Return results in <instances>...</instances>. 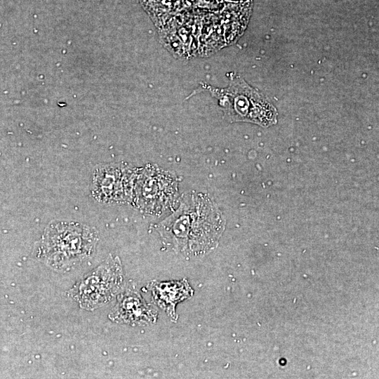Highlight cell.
I'll list each match as a JSON object with an SVG mask.
<instances>
[{
  "label": "cell",
  "mask_w": 379,
  "mask_h": 379,
  "mask_svg": "<svg viewBox=\"0 0 379 379\" xmlns=\"http://www.w3.org/2000/svg\"><path fill=\"white\" fill-rule=\"evenodd\" d=\"M224 227V220L213 203L194 194L187 196L175 213L161 222L157 231L167 247L193 257L212 251Z\"/></svg>",
  "instance_id": "obj_1"
},
{
  "label": "cell",
  "mask_w": 379,
  "mask_h": 379,
  "mask_svg": "<svg viewBox=\"0 0 379 379\" xmlns=\"http://www.w3.org/2000/svg\"><path fill=\"white\" fill-rule=\"evenodd\" d=\"M98 241L97 232L72 222L50 225L45 230L37 257L51 268L65 271L88 258Z\"/></svg>",
  "instance_id": "obj_2"
},
{
  "label": "cell",
  "mask_w": 379,
  "mask_h": 379,
  "mask_svg": "<svg viewBox=\"0 0 379 379\" xmlns=\"http://www.w3.org/2000/svg\"><path fill=\"white\" fill-rule=\"evenodd\" d=\"M121 261L111 255L100 266L81 279L69 291L82 309L93 310L109 302L122 287Z\"/></svg>",
  "instance_id": "obj_3"
},
{
  "label": "cell",
  "mask_w": 379,
  "mask_h": 379,
  "mask_svg": "<svg viewBox=\"0 0 379 379\" xmlns=\"http://www.w3.org/2000/svg\"><path fill=\"white\" fill-rule=\"evenodd\" d=\"M222 93L223 106L230 119L261 125L274 121L276 114L272 105L244 81H233Z\"/></svg>",
  "instance_id": "obj_4"
},
{
  "label": "cell",
  "mask_w": 379,
  "mask_h": 379,
  "mask_svg": "<svg viewBox=\"0 0 379 379\" xmlns=\"http://www.w3.org/2000/svg\"><path fill=\"white\" fill-rule=\"evenodd\" d=\"M157 316V311L145 302L133 282L118 295L117 303L109 313L112 321L131 326L154 324Z\"/></svg>",
  "instance_id": "obj_5"
},
{
  "label": "cell",
  "mask_w": 379,
  "mask_h": 379,
  "mask_svg": "<svg viewBox=\"0 0 379 379\" xmlns=\"http://www.w3.org/2000/svg\"><path fill=\"white\" fill-rule=\"evenodd\" d=\"M148 288L155 304L164 310L173 321L178 319L175 305L190 298L194 294V291L185 279L171 281H154L149 284Z\"/></svg>",
  "instance_id": "obj_6"
},
{
  "label": "cell",
  "mask_w": 379,
  "mask_h": 379,
  "mask_svg": "<svg viewBox=\"0 0 379 379\" xmlns=\"http://www.w3.org/2000/svg\"><path fill=\"white\" fill-rule=\"evenodd\" d=\"M125 175L119 168L105 166L97 169L93 178V192L101 200L120 199Z\"/></svg>",
  "instance_id": "obj_7"
}]
</instances>
